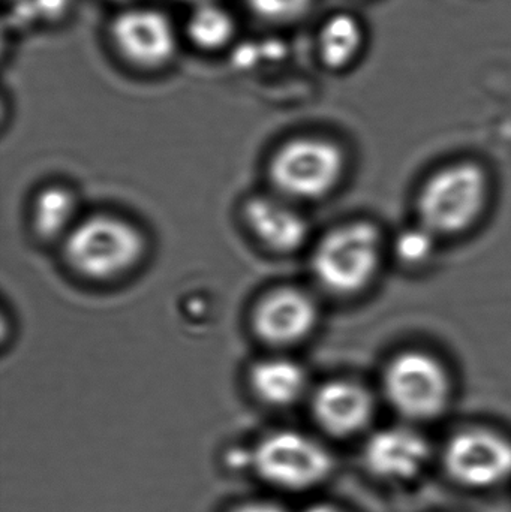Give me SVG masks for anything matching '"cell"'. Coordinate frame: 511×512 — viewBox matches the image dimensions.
<instances>
[{
  "instance_id": "17",
  "label": "cell",
  "mask_w": 511,
  "mask_h": 512,
  "mask_svg": "<svg viewBox=\"0 0 511 512\" xmlns=\"http://www.w3.org/2000/svg\"><path fill=\"white\" fill-rule=\"evenodd\" d=\"M258 17L267 21H290L300 17L312 0H248Z\"/></svg>"
},
{
  "instance_id": "9",
  "label": "cell",
  "mask_w": 511,
  "mask_h": 512,
  "mask_svg": "<svg viewBox=\"0 0 511 512\" xmlns=\"http://www.w3.org/2000/svg\"><path fill=\"white\" fill-rule=\"evenodd\" d=\"M317 306L306 292L279 288L261 298L252 316L255 333L273 346H288L305 339L317 322Z\"/></svg>"
},
{
  "instance_id": "8",
  "label": "cell",
  "mask_w": 511,
  "mask_h": 512,
  "mask_svg": "<svg viewBox=\"0 0 511 512\" xmlns=\"http://www.w3.org/2000/svg\"><path fill=\"white\" fill-rule=\"evenodd\" d=\"M111 38L117 51L141 68H159L176 53V32L170 18L152 8L129 9L117 15Z\"/></svg>"
},
{
  "instance_id": "5",
  "label": "cell",
  "mask_w": 511,
  "mask_h": 512,
  "mask_svg": "<svg viewBox=\"0 0 511 512\" xmlns=\"http://www.w3.org/2000/svg\"><path fill=\"white\" fill-rule=\"evenodd\" d=\"M486 180L474 165L441 171L426 183L420 195L423 227L432 234H453L470 227L482 212Z\"/></svg>"
},
{
  "instance_id": "12",
  "label": "cell",
  "mask_w": 511,
  "mask_h": 512,
  "mask_svg": "<svg viewBox=\"0 0 511 512\" xmlns=\"http://www.w3.org/2000/svg\"><path fill=\"white\" fill-rule=\"evenodd\" d=\"M312 411L330 435L350 436L371 420L372 400L365 388L353 382H329L315 393Z\"/></svg>"
},
{
  "instance_id": "15",
  "label": "cell",
  "mask_w": 511,
  "mask_h": 512,
  "mask_svg": "<svg viewBox=\"0 0 511 512\" xmlns=\"http://www.w3.org/2000/svg\"><path fill=\"white\" fill-rule=\"evenodd\" d=\"M365 33L354 15L339 12L321 27L318 47L324 65L332 69L347 68L362 51Z\"/></svg>"
},
{
  "instance_id": "21",
  "label": "cell",
  "mask_w": 511,
  "mask_h": 512,
  "mask_svg": "<svg viewBox=\"0 0 511 512\" xmlns=\"http://www.w3.org/2000/svg\"><path fill=\"white\" fill-rule=\"evenodd\" d=\"M188 2L194 3V5H200V3L213 2V0H188Z\"/></svg>"
},
{
  "instance_id": "4",
  "label": "cell",
  "mask_w": 511,
  "mask_h": 512,
  "mask_svg": "<svg viewBox=\"0 0 511 512\" xmlns=\"http://www.w3.org/2000/svg\"><path fill=\"white\" fill-rule=\"evenodd\" d=\"M251 462L264 481L284 490L311 489L326 480L333 466L323 445L291 430L266 436L255 447Z\"/></svg>"
},
{
  "instance_id": "2",
  "label": "cell",
  "mask_w": 511,
  "mask_h": 512,
  "mask_svg": "<svg viewBox=\"0 0 511 512\" xmlns=\"http://www.w3.org/2000/svg\"><path fill=\"white\" fill-rule=\"evenodd\" d=\"M344 158L335 144L303 137L279 147L270 162V179L285 200H315L341 179Z\"/></svg>"
},
{
  "instance_id": "20",
  "label": "cell",
  "mask_w": 511,
  "mask_h": 512,
  "mask_svg": "<svg viewBox=\"0 0 511 512\" xmlns=\"http://www.w3.org/2000/svg\"><path fill=\"white\" fill-rule=\"evenodd\" d=\"M303 512H341L336 508L330 507V505H314V507L308 508Z\"/></svg>"
},
{
  "instance_id": "13",
  "label": "cell",
  "mask_w": 511,
  "mask_h": 512,
  "mask_svg": "<svg viewBox=\"0 0 511 512\" xmlns=\"http://www.w3.org/2000/svg\"><path fill=\"white\" fill-rule=\"evenodd\" d=\"M249 381L255 396L276 408L293 405L308 387L305 369L288 358L258 361L249 373Z\"/></svg>"
},
{
  "instance_id": "3",
  "label": "cell",
  "mask_w": 511,
  "mask_h": 512,
  "mask_svg": "<svg viewBox=\"0 0 511 512\" xmlns=\"http://www.w3.org/2000/svg\"><path fill=\"white\" fill-rule=\"evenodd\" d=\"M378 249V234L371 225H347L321 240L312 258V270L318 282L333 294H353L374 276Z\"/></svg>"
},
{
  "instance_id": "10",
  "label": "cell",
  "mask_w": 511,
  "mask_h": 512,
  "mask_svg": "<svg viewBox=\"0 0 511 512\" xmlns=\"http://www.w3.org/2000/svg\"><path fill=\"white\" fill-rule=\"evenodd\" d=\"M243 215L255 239L278 254L296 252L308 239L305 219L281 198L252 197Z\"/></svg>"
},
{
  "instance_id": "16",
  "label": "cell",
  "mask_w": 511,
  "mask_h": 512,
  "mask_svg": "<svg viewBox=\"0 0 511 512\" xmlns=\"http://www.w3.org/2000/svg\"><path fill=\"white\" fill-rule=\"evenodd\" d=\"M234 33V20L227 9L215 2L195 5L188 20V35L204 50L224 47Z\"/></svg>"
},
{
  "instance_id": "14",
  "label": "cell",
  "mask_w": 511,
  "mask_h": 512,
  "mask_svg": "<svg viewBox=\"0 0 511 512\" xmlns=\"http://www.w3.org/2000/svg\"><path fill=\"white\" fill-rule=\"evenodd\" d=\"M78 201L65 186L53 185L42 189L33 203V227L45 240L68 237L77 221Z\"/></svg>"
},
{
  "instance_id": "1",
  "label": "cell",
  "mask_w": 511,
  "mask_h": 512,
  "mask_svg": "<svg viewBox=\"0 0 511 512\" xmlns=\"http://www.w3.org/2000/svg\"><path fill=\"white\" fill-rule=\"evenodd\" d=\"M144 249L143 234L135 225L104 213L78 221L65 239L66 261L75 273L99 282L128 273Z\"/></svg>"
},
{
  "instance_id": "19",
  "label": "cell",
  "mask_w": 511,
  "mask_h": 512,
  "mask_svg": "<svg viewBox=\"0 0 511 512\" xmlns=\"http://www.w3.org/2000/svg\"><path fill=\"white\" fill-rule=\"evenodd\" d=\"M228 512H287L282 505L272 501L243 502Z\"/></svg>"
},
{
  "instance_id": "18",
  "label": "cell",
  "mask_w": 511,
  "mask_h": 512,
  "mask_svg": "<svg viewBox=\"0 0 511 512\" xmlns=\"http://www.w3.org/2000/svg\"><path fill=\"white\" fill-rule=\"evenodd\" d=\"M432 249V233L426 230H413L399 239L398 251L402 259L408 262H419L428 256Z\"/></svg>"
},
{
  "instance_id": "7",
  "label": "cell",
  "mask_w": 511,
  "mask_h": 512,
  "mask_svg": "<svg viewBox=\"0 0 511 512\" xmlns=\"http://www.w3.org/2000/svg\"><path fill=\"white\" fill-rule=\"evenodd\" d=\"M446 466L470 487H491L511 477V442L488 430H468L450 441Z\"/></svg>"
},
{
  "instance_id": "6",
  "label": "cell",
  "mask_w": 511,
  "mask_h": 512,
  "mask_svg": "<svg viewBox=\"0 0 511 512\" xmlns=\"http://www.w3.org/2000/svg\"><path fill=\"white\" fill-rule=\"evenodd\" d=\"M384 385L390 403L414 420L440 414L449 397V379L443 367L420 352L396 358L387 369Z\"/></svg>"
},
{
  "instance_id": "11",
  "label": "cell",
  "mask_w": 511,
  "mask_h": 512,
  "mask_svg": "<svg viewBox=\"0 0 511 512\" xmlns=\"http://www.w3.org/2000/svg\"><path fill=\"white\" fill-rule=\"evenodd\" d=\"M425 439L407 429H387L369 439L365 463L384 480H408L422 471L428 460Z\"/></svg>"
}]
</instances>
